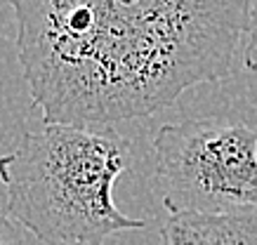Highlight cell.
<instances>
[{
	"instance_id": "obj_1",
	"label": "cell",
	"mask_w": 257,
	"mask_h": 245,
	"mask_svg": "<svg viewBox=\"0 0 257 245\" xmlns=\"http://www.w3.org/2000/svg\"><path fill=\"white\" fill-rule=\"evenodd\" d=\"M45 123L113 125L234 76L250 0H8Z\"/></svg>"
},
{
	"instance_id": "obj_2",
	"label": "cell",
	"mask_w": 257,
	"mask_h": 245,
	"mask_svg": "<svg viewBox=\"0 0 257 245\" xmlns=\"http://www.w3.org/2000/svg\"><path fill=\"white\" fill-rule=\"evenodd\" d=\"M130 165V142L113 130L45 123L0 156L10 217L43 245H104L147 221L113 203V184Z\"/></svg>"
},
{
	"instance_id": "obj_6",
	"label": "cell",
	"mask_w": 257,
	"mask_h": 245,
	"mask_svg": "<svg viewBox=\"0 0 257 245\" xmlns=\"http://www.w3.org/2000/svg\"><path fill=\"white\" fill-rule=\"evenodd\" d=\"M0 245H29L26 231L12 217L0 212Z\"/></svg>"
},
{
	"instance_id": "obj_4",
	"label": "cell",
	"mask_w": 257,
	"mask_h": 245,
	"mask_svg": "<svg viewBox=\"0 0 257 245\" xmlns=\"http://www.w3.org/2000/svg\"><path fill=\"white\" fill-rule=\"evenodd\" d=\"M161 240L163 245H257V207L170 214L161 226Z\"/></svg>"
},
{
	"instance_id": "obj_5",
	"label": "cell",
	"mask_w": 257,
	"mask_h": 245,
	"mask_svg": "<svg viewBox=\"0 0 257 245\" xmlns=\"http://www.w3.org/2000/svg\"><path fill=\"white\" fill-rule=\"evenodd\" d=\"M241 57L248 71H257V0H250L248 26H245V33H243Z\"/></svg>"
},
{
	"instance_id": "obj_3",
	"label": "cell",
	"mask_w": 257,
	"mask_h": 245,
	"mask_svg": "<svg viewBox=\"0 0 257 245\" xmlns=\"http://www.w3.org/2000/svg\"><path fill=\"white\" fill-rule=\"evenodd\" d=\"M156 172L170 214L257 207V132L222 118L165 123L154 137Z\"/></svg>"
}]
</instances>
